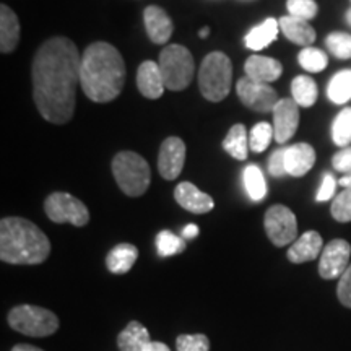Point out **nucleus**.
<instances>
[{
  "mask_svg": "<svg viewBox=\"0 0 351 351\" xmlns=\"http://www.w3.org/2000/svg\"><path fill=\"white\" fill-rule=\"evenodd\" d=\"M278 23L285 36H287L289 41L298 44V46L309 47L311 44L315 41L314 28L307 23L306 20L288 15V16H283V19H280Z\"/></svg>",
  "mask_w": 351,
  "mask_h": 351,
  "instance_id": "obj_21",
  "label": "nucleus"
},
{
  "mask_svg": "<svg viewBox=\"0 0 351 351\" xmlns=\"http://www.w3.org/2000/svg\"><path fill=\"white\" fill-rule=\"evenodd\" d=\"M145 351H171V350L168 345L161 343V341H152V343L145 348Z\"/></svg>",
  "mask_w": 351,
  "mask_h": 351,
  "instance_id": "obj_42",
  "label": "nucleus"
},
{
  "mask_svg": "<svg viewBox=\"0 0 351 351\" xmlns=\"http://www.w3.org/2000/svg\"><path fill=\"white\" fill-rule=\"evenodd\" d=\"M351 245L345 239H333L324 247L319 261V274L324 280L340 278L350 267Z\"/></svg>",
  "mask_w": 351,
  "mask_h": 351,
  "instance_id": "obj_11",
  "label": "nucleus"
},
{
  "mask_svg": "<svg viewBox=\"0 0 351 351\" xmlns=\"http://www.w3.org/2000/svg\"><path fill=\"white\" fill-rule=\"evenodd\" d=\"M332 165H333V168H335L337 171H340V173H343V174L351 173V147H346V148H343V150H340L339 153H337V155L333 156Z\"/></svg>",
  "mask_w": 351,
  "mask_h": 351,
  "instance_id": "obj_39",
  "label": "nucleus"
},
{
  "mask_svg": "<svg viewBox=\"0 0 351 351\" xmlns=\"http://www.w3.org/2000/svg\"><path fill=\"white\" fill-rule=\"evenodd\" d=\"M278 20L267 19L261 25L254 26V28L245 34V47L251 51H261L263 47L270 46L278 36Z\"/></svg>",
  "mask_w": 351,
  "mask_h": 351,
  "instance_id": "obj_24",
  "label": "nucleus"
},
{
  "mask_svg": "<svg viewBox=\"0 0 351 351\" xmlns=\"http://www.w3.org/2000/svg\"><path fill=\"white\" fill-rule=\"evenodd\" d=\"M178 351H210V340L204 333L195 335H179L176 340Z\"/></svg>",
  "mask_w": 351,
  "mask_h": 351,
  "instance_id": "obj_35",
  "label": "nucleus"
},
{
  "mask_svg": "<svg viewBox=\"0 0 351 351\" xmlns=\"http://www.w3.org/2000/svg\"><path fill=\"white\" fill-rule=\"evenodd\" d=\"M208 33H210V28L207 26V28L200 29V32H199V36H200L202 39H205V38H208Z\"/></svg>",
  "mask_w": 351,
  "mask_h": 351,
  "instance_id": "obj_45",
  "label": "nucleus"
},
{
  "mask_svg": "<svg viewBox=\"0 0 351 351\" xmlns=\"http://www.w3.org/2000/svg\"><path fill=\"white\" fill-rule=\"evenodd\" d=\"M291 93L293 99L296 101L298 106L309 108L313 106L315 99H317V85H315L313 78L300 75L291 82Z\"/></svg>",
  "mask_w": 351,
  "mask_h": 351,
  "instance_id": "obj_27",
  "label": "nucleus"
},
{
  "mask_svg": "<svg viewBox=\"0 0 351 351\" xmlns=\"http://www.w3.org/2000/svg\"><path fill=\"white\" fill-rule=\"evenodd\" d=\"M332 217L340 223L351 221V187H345L339 195L333 199Z\"/></svg>",
  "mask_w": 351,
  "mask_h": 351,
  "instance_id": "obj_34",
  "label": "nucleus"
},
{
  "mask_svg": "<svg viewBox=\"0 0 351 351\" xmlns=\"http://www.w3.org/2000/svg\"><path fill=\"white\" fill-rule=\"evenodd\" d=\"M82 57L67 38H52L39 47L33 60V98L41 116L65 124L75 111Z\"/></svg>",
  "mask_w": 351,
  "mask_h": 351,
  "instance_id": "obj_1",
  "label": "nucleus"
},
{
  "mask_svg": "<svg viewBox=\"0 0 351 351\" xmlns=\"http://www.w3.org/2000/svg\"><path fill=\"white\" fill-rule=\"evenodd\" d=\"M288 12L291 16H296V19L301 20H313L315 15H317V3L314 0H288L287 3Z\"/></svg>",
  "mask_w": 351,
  "mask_h": 351,
  "instance_id": "obj_36",
  "label": "nucleus"
},
{
  "mask_svg": "<svg viewBox=\"0 0 351 351\" xmlns=\"http://www.w3.org/2000/svg\"><path fill=\"white\" fill-rule=\"evenodd\" d=\"M186 161V145L179 137H169L161 143L158 155V169L168 181L179 178Z\"/></svg>",
  "mask_w": 351,
  "mask_h": 351,
  "instance_id": "obj_12",
  "label": "nucleus"
},
{
  "mask_svg": "<svg viewBox=\"0 0 351 351\" xmlns=\"http://www.w3.org/2000/svg\"><path fill=\"white\" fill-rule=\"evenodd\" d=\"M44 210L51 221L59 223V225L70 223V225L82 228L90 221V212L86 205L77 197L65 194V192H54L47 197L44 202Z\"/></svg>",
  "mask_w": 351,
  "mask_h": 351,
  "instance_id": "obj_8",
  "label": "nucleus"
},
{
  "mask_svg": "<svg viewBox=\"0 0 351 351\" xmlns=\"http://www.w3.org/2000/svg\"><path fill=\"white\" fill-rule=\"evenodd\" d=\"M174 199L187 212L202 215L208 213L215 207L212 197L202 192L192 182H181L174 191Z\"/></svg>",
  "mask_w": 351,
  "mask_h": 351,
  "instance_id": "obj_14",
  "label": "nucleus"
},
{
  "mask_svg": "<svg viewBox=\"0 0 351 351\" xmlns=\"http://www.w3.org/2000/svg\"><path fill=\"white\" fill-rule=\"evenodd\" d=\"M232 65L223 52H212L204 59L199 72V88L205 99L219 103L230 93Z\"/></svg>",
  "mask_w": 351,
  "mask_h": 351,
  "instance_id": "obj_5",
  "label": "nucleus"
},
{
  "mask_svg": "<svg viewBox=\"0 0 351 351\" xmlns=\"http://www.w3.org/2000/svg\"><path fill=\"white\" fill-rule=\"evenodd\" d=\"M324 251L322 236L317 231H306L289 245L288 258L293 263H304L317 258Z\"/></svg>",
  "mask_w": 351,
  "mask_h": 351,
  "instance_id": "obj_16",
  "label": "nucleus"
},
{
  "mask_svg": "<svg viewBox=\"0 0 351 351\" xmlns=\"http://www.w3.org/2000/svg\"><path fill=\"white\" fill-rule=\"evenodd\" d=\"M12 351H44V350L38 348V346L28 345V343H20V345H15V346H13Z\"/></svg>",
  "mask_w": 351,
  "mask_h": 351,
  "instance_id": "obj_43",
  "label": "nucleus"
},
{
  "mask_svg": "<svg viewBox=\"0 0 351 351\" xmlns=\"http://www.w3.org/2000/svg\"><path fill=\"white\" fill-rule=\"evenodd\" d=\"M346 21H348V23L351 25V8L348 12H346Z\"/></svg>",
  "mask_w": 351,
  "mask_h": 351,
  "instance_id": "obj_46",
  "label": "nucleus"
},
{
  "mask_svg": "<svg viewBox=\"0 0 351 351\" xmlns=\"http://www.w3.org/2000/svg\"><path fill=\"white\" fill-rule=\"evenodd\" d=\"M47 236L25 218L8 217L0 221V258L13 265H38L49 257Z\"/></svg>",
  "mask_w": 351,
  "mask_h": 351,
  "instance_id": "obj_3",
  "label": "nucleus"
},
{
  "mask_svg": "<svg viewBox=\"0 0 351 351\" xmlns=\"http://www.w3.org/2000/svg\"><path fill=\"white\" fill-rule=\"evenodd\" d=\"M160 65L165 85L171 91H182L191 85L194 78V57L187 47L181 44H171L160 52Z\"/></svg>",
  "mask_w": 351,
  "mask_h": 351,
  "instance_id": "obj_6",
  "label": "nucleus"
},
{
  "mask_svg": "<svg viewBox=\"0 0 351 351\" xmlns=\"http://www.w3.org/2000/svg\"><path fill=\"white\" fill-rule=\"evenodd\" d=\"M137 86L145 98L158 99L165 91V78L158 62L145 60L137 73Z\"/></svg>",
  "mask_w": 351,
  "mask_h": 351,
  "instance_id": "obj_17",
  "label": "nucleus"
},
{
  "mask_svg": "<svg viewBox=\"0 0 351 351\" xmlns=\"http://www.w3.org/2000/svg\"><path fill=\"white\" fill-rule=\"evenodd\" d=\"M271 138H275L274 125L269 122H258L257 125L252 127L249 134V148L254 153H262L269 148Z\"/></svg>",
  "mask_w": 351,
  "mask_h": 351,
  "instance_id": "obj_31",
  "label": "nucleus"
},
{
  "mask_svg": "<svg viewBox=\"0 0 351 351\" xmlns=\"http://www.w3.org/2000/svg\"><path fill=\"white\" fill-rule=\"evenodd\" d=\"M197 234H199V226L197 225H187L182 231L184 239H194L197 238Z\"/></svg>",
  "mask_w": 351,
  "mask_h": 351,
  "instance_id": "obj_41",
  "label": "nucleus"
},
{
  "mask_svg": "<svg viewBox=\"0 0 351 351\" xmlns=\"http://www.w3.org/2000/svg\"><path fill=\"white\" fill-rule=\"evenodd\" d=\"M156 251L158 256L161 257H169L176 256V254H181L186 251V241L184 238H179L174 232L171 231H161L156 236Z\"/></svg>",
  "mask_w": 351,
  "mask_h": 351,
  "instance_id": "obj_30",
  "label": "nucleus"
},
{
  "mask_svg": "<svg viewBox=\"0 0 351 351\" xmlns=\"http://www.w3.org/2000/svg\"><path fill=\"white\" fill-rule=\"evenodd\" d=\"M275 140L278 143L288 142L296 134L300 124V109L295 99H280L274 111Z\"/></svg>",
  "mask_w": 351,
  "mask_h": 351,
  "instance_id": "obj_13",
  "label": "nucleus"
},
{
  "mask_svg": "<svg viewBox=\"0 0 351 351\" xmlns=\"http://www.w3.org/2000/svg\"><path fill=\"white\" fill-rule=\"evenodd\" d=\"M333 143L346 148L351 143V108H345L337 114L332 124Z\"/></svg>",
  "mask_w": 351,
  "mask_h": 351,
  "instance_id": "obj_29",
  "label": "nucleus"
},
{
  "mask_svg": "<svg viewBox=\"0 0 351 351\" xmlns=\"http://www.w3.org/2000/svg\"><path fill=\"white\" fill-rule=\"evenodd\" d=\"M150 343V332L137 320H132L117 337V346L121 351H145Z\"/></svg>",
  "mask_w": 351,
  "mask_h": 351,
  "instance_id": "obj_22",
  "label": "nucleus"
},
{
  "mask_svg": "<svg viewBox=\"0 0 351 351\" xmlns=\"http://www.w3.org/2000/svg\"><path fill=\"white\" fill-rule=\"evenodd\" d=\"M125 64L121 52L108 43H93L82 56L80 86L95 103H109L121 95Z\"/></svg>",
  "mask_w": 351,
  "mask_h": 351,
  "instance_id": "obj_2",
  "label": "nucleus"
},
{
  "mask_svg": "<svg viewBox=\"0 0 351 351\" xmlns=\"http://www.w3.org/2000/svg\"><path fill=\"white\" fill-rule=\"evenodd\" d=\"M263 225H265L267 236H269V239L276 247H283V245L293 244L296 241V217L285 205H274V207L267 210Z\"/></svg>",
  "mask_w": 351,
  "mask_h": 351,
  "instance_id": "obj_9",
  "label": "nucleus"
},
{
  "mask_svg": "<svg viewBox=\"0 0 351 351\" xmlns=\"http://www.w3.org/2000/svg\"><path fill=\"white\" fill-rule=\"evenodd\" d=\"M245 77L252 78V80L270 83L278 80L283 73V65L278 60L271 59V57L263 56H252L245 60L244 65Z\"/></svg>",
  "mask_w": 351,
  "mask_h": 351,
  "instance_id": "obj_19",
  "label": "nucleus"
},
{
  "mask_svg": "<svg viewBox=\"0 0 351 351\" xmlns=\"http://www.w3.org/2000/svg\"><path fill=\"white\" fill-rule=\"evenodd\" d=\"M337 296L341 304L351 309V263L343 275L340 276L339 287H337Z\"/></svg>",
  "mask_w": 351,
  "mask_h": 351,
  "instance_id": "obj_37",
  "label": "nucleus"
},
{
  "mask_svg": "<svg viewBox=\"0 0 351 351\" xmlns=\"http://www.w3.org/2000/svg\"><path fill=\"white\" fill-rule=\"evenodd\" d=\"M20 41V21L10 7H0V51L8 54Z\"/></svg>",
  "mask_w": 351,
  "mask_h": 351,
  "instance_id": "obj_20",
  "label": "nucleus"
},
{
  "mask_svg": "<svg viewBox=\"0 0 351 351\" xmlns=\"http://www.w3.org/2000/svg\"><path fill=\"white\" fill-rule=\"evenodd\" d=\"M335 187H337V182L335 179H333V176L330 173H326L324 174V181L320 184L317 191V195H315V200L317 202L330 200L332 197L335 195Z\"/></svg>",
  "mask_w": 351,
  "mask_h": 351,
  "instance_id": "obj_38",
  "label": "nucleus"
},
{
  "mask_svg": "<svg viewBox=\"0 0 351 351\" xmlns=\"http://www.w3.org/2000/svg\"><path fill=\"white\" fill-rule=\"evenodd\" d=\"M145 28L150 39L155 44H165L169 41L171 34H173V21L168 16L163 8L150 5L145 8Z\"/></svg>",
  "mask_w": 351,
  "mask_h": 351,
  "instance_id": "obj_18",
  "label": "nucleus"
},
{
  "mask_svg": "<svg viewBox=\"0 0 351 351\" xmlns=\"http://www.w3.org/2000/svg\"><path fill=\"white\" fill-rule=\"evenodd\" d=\"M315 163V152L311 145L296 143L285 148V169L293 178H301L313 169Z\"/></svg>",
  "mask_w": 351,
  "mask_h": 351,
  "instance_id": "obj_15",
  "label": "nucleus"
},
{
  "mask_svg": "<svg viewBox=\"0 0 351 351\" xmlns=\"http://www.w3.org/2000/svg\"><path fill=\"white\" fill-rule=\"evenodd\" d=\"M236 93H238L241 103L245 108L252 109L256 112H271L278 103V95L269 83H262L252 78H241L236 85Z\"/></svg>",
  "mask_w": 351,
  "mask_h": 351,
  "instance_id": "obj_10",
  "label": "nucleus"
},
{
  "mask_svg": "<svg viewBox=\"0 0 351 351\" xmlns=\"http://www.w3.org/2000/svg\"><path fill=\"white\" fill-rule=\"evenodd\" d=\"M269 171L274 178H282V176L287 174V169H285V150H276L270 156Z\"/></svg>",
  "mask_w": 351,
  "mask_h": 351,
  "instance_id": "obj_40",
  "label": "nucleus"
},
{
  "mask_svg": "<svg viewBox=\"0 0 351 351\" xmlns=\"http://www.w3.org/2000/svg\"><path fill=\"white\" fill-rule=\"evenodd\" d=\"M340 186L341 187H351V173H348V174H345L343 178L340 179Z\"/></svg>",
  "mask_w": 351,
  "mask_h": 351,
  "instance_id": "obj_44",
  "label": "nucleus"
},
{
  "mask_svg": "<svg viewBox=\"0 0 351 351\" xmlns=\"http://www.w3.org/2000/svg\"><path fill=\"white\" fill-rule=\"evenodd\" d=\"M328 51L337 59H351V36L346 33H330L326 39Z\"/></svg>",
  "mask_w": 351,
  "mask_h": 351,
  "instance_id": "obj_33",
  "label": "nucleus"
},
{
  "mask_svg": "<svg viewBox=\"0 0 351 351\" xmlns=\"http://www.w3.org/2000/svg\"><path fill=\"white\" fill-rule=\"evenodd\" d=\"M328 99L335 104H345L351 99V70H341L332 78L327 88Z\"/></svg>",
  "mask_w": 351,
  "mask_h": 351,
  "instance_id": "obj_28",
  "label": "nucleus"
},
{
  "mask_svg": "<svg viewBox=\"0 0 351 351\" xmlns=\"http://www.w3.org/2000/svg\"><path fill=\"white\" fill-rule=\"evenodd\" d=\"M223 148L228 155H231L234 160L244 161L247 158L249 150V137L245 127L243 124H236L231 127V130L228 132L225 142H223Z\"/></svg>",
  "mask_w": 351,
  "mask_h": 351,
  "instance_id": "obj_25",
  "label": "nucleus"
},
{
  "mask_svg": "<svg viewBox=\"0 0 351 351\" xmlns=\"http://www.w3.org/2000/svg\"><path fill=\"white\" fill-rule=\"evenodd\" d=\"M112 173L117 186L129 197L143 195L150 187V166L134 152L117 153L112 160Z\"/></svg>",
  "mask_w": 351,
  "mask_h": 351,
  "instance_id": "obj_4",
  "label": "nucleus"
},
{
  "mask_svg": "<svg viewBox=\"0 0 351 351\" xmlns=\"http://www.w3.org/2000/svg\"><path fill=\"white\" fill-rule=\"evenodd\" d=\"M243 181L247 195L251 197L254 202H261L265 199L267 195V184L265 178H263L262 169L257 165L245 166L243 173Z\"/></svg>",
  "mask_w": 351,
  "mask_h": 351,
  "instance_id": "obj_26",
  "label": "nucleus"
},
{
  "mask_svg": "<svg viewBox=\"0 0 351 351\" xmlns=\"http://www.w3.org/2000/svg\"><path fill=\"white\" fill-rule=\"evenodd\" d=\"M137 258H138V249L135 247L134 244L122 243V244H117L116 247L111 249V252L108 254L106 265L109 271H112V274L116 275H122V274H127V271L134 267V263L137 262Z\"/></svg>",
  "mask_w": 351,
  "mask_h": 351,
  "instance_id": "obj_23",
  "label": "nucleus"
},
{
  "mask_svg": "<svg viewBox=\"0 0 351 351\" xmlns=\"http://www.w3.org/2000/svg\"><path fill=\"white\" fill-rule=\"evenodd\" d=\"M298 60H300V65L306 72H322L324 69L327 67L328 59L326 52L315 49V47H304L298 56Z\"/></svg>",
  "mask_w": 351,
  "mask_h": 351,
  "instance_id": "obj_32",
  "label": "nucleus"
},
{
  "mask_svg": "<svg viewBox=\"0 0 351 351\" xmlns=\"http://www.w3.org/2000/svg\"><path fill=\"white\" fill-rule=\"evenodd\" d=\"M8 326L28 337H49L59 328V319L49 309L21 304L8 313Z\"/></svg>",
  "mask_w": 351,
  "mask_h": 351,
  "instance_id": "obj_7",
  "label": "nucleus"
}]
</instances>
